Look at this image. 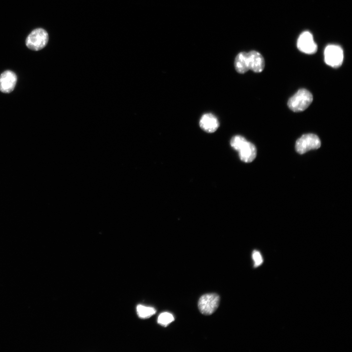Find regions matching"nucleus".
Returning a JSON list of instances; mask_svg holds the SVG:
<instances>
[{
  "mask_svg": "<svg viewBox=\"0 0 352 352\" xmlns=\"http://www.w3.org/2000/svg\"><path fill=\"white\" fill-rule=\"evenodd\" d=\"M321 146V141L318 136L313 133L303 135L298 139L295 143L296 151L303 154L313 149H317Z\"/></svg>",
  "mask_w": 352,
  "mask_h": 352,
  "instance_id": "7ed1b4c3",
  "label": "nucleus"
},
{
  "mask_svg": "<svg viewBox=\"0 0 352 352\" xmlns=\"http://www.w3.org/2000/svg\"><path fill=\"white\" fill-rule=\"evenodd\" d=\"M343 58V51L340 46L330 44L325 48L324 60L328 65L333 68L339 67L342 64Z\"/></svg>",
  "mask_w": 352,
  "mask_h": 352,
  "instance_id": "39448f33",
  "label": "nucleus"
},
{
  "mask_svg": "<svg viewBox=\"0 0 352 352\" xmlns=\"http://www.w3.org/2000/svg\"><path fill=\"white\" fill-rule=\"evenodd\" d=\"M235 68L237 72L243 74L248 71L247 53L241 52L235 58L234 62Z\"/></svg>",
  "mask_w": 352,
  "mask_h": 352,
  "instance_id": "9b49d317",
  "label": "nucleus"
},
{
  "mask_svg": "<svg viewBox=\"0 0 352 352\" xmlns=\"http://www.w3.org/2000/svg\"><path fill=\"white\" fill-rule=\"evenodd\" d=\"M312 100V94L307 89L301 88L289 99L287 106L294 112H301L306 110Z\"/></svg>",
  "mask_w": 352,
  "mask_h": 352,
  "instance_id": "f257e3e1",
  "label": "nucleus"
},
{
  "mask_svg": "<svg viewBox=\"0 0 352 352\" xmlns=\"http://www.w3.org/2000/svg\"><path fill=\"white\" fill-rule=\"evenodd\" d=\"M174 317L169 312H163L161 313L158 317L157 322L160 325L166 327L169 324L174 321Z\"/></svg>",
  "mask_w": 352,
  "mask_h": 352,
  "instance_id": "ddd939ff",
  "label": "nucleus"
},
{
  "mask_svg": "<svg viewBox=\"0 0 352 352\" xmlns=\"http://www.w3.org/2000/svg\"><path fill=\"white\" fill-rule=\"evenodd\" d=\"M48 41L47 32L43 28L33 30L28 36L25 43L28 48L33 50H39L43 48Z\"/></svg>",
  "mask_w": 352,
  "mask_h": 352,
  "instance_id": "f03ea898",
  "label": "nucleus"
},
{
  "mask_svg": "<svg viewBox=\"0 0 352 352\" xmlns=\"http://www.w3.org/2000/svg\"><path fill=\"white\" fill-rule=\"evenodd\" d=\"M298 49L308 54L316 52L317 45L314 41L312 35L308 31H305L299 36L297 43Z\"/></svg>",
  "mask_w": 352,
  "mask_h": 352,
  "instance_id": "423d86ee",
  "label": "nucleus"
},
{
  "mask_svg": "<svg viewBox=\"0 0 352 352\" xmlns=\"http://www.w3.org/2000/svg\"><path fill=\"white\" fill-rule=\"evenodd\" d=\"M16 74L11 70H6L0 76V91L10 93L15 88L17 82Z\"/></svg>",
  "mask_w": 352,
  "mask_h": 352,
  "instance_id": "0eeeda50",
  "label": "nucleus"
},
{
  "mask_svg": "<svg viewBox=\"0 0 352 352\" xmlns=\"http://www.w3.org/2000/svg\"><path fill=\"white\" fill-rule=\"evenodd\" d=\"M199 126L204 132L213 133L218 129L219 122L215 115L211 113H207L203 114L201 117Z\"/></svg>",
  "mask_w": 352,
  "mask_h": 352,
  "instance_id": "1a4fd4ad",
  "label": "nucleus"
},
{
  "mask_svg": "<svg viewBox=\"0 0 352 352\" xmlns=\"http://www.w3.org/2000/svg\"><path fill=\"white\" fill-rule=\"evenodd\" d=\"M238 152L241 160L246 163L252 162L257 155L255 146L247 141L244 143Z\"/></svg>",
  "mask_w": 352,
  "mask_h": 352,
  "instance_id": "9d476101",
  "label": "nucleus"
},
{
  "mask_svg": "<svg viewBox=\"0 0 352 352\" xmlns=\"http://www.w3.org/2000/svg\"><path fill=\"white\" fill-rule=\"evenodd\" d=\"M136 310L139 317L142 318H149L155 314L156 312V310L154 308L140 305L137 306Z\"/></svg>",
  "mask_w": 352,
  "mask_h": 352,
  "instance_id": "f8f14e48",
  "label": "nucleus"
},
{
  "mask_svg": "<svg viewBox=\"0 0 352 352\" xmlns=\"http://www.w3.org/2000/svg\"><path fill=\"white\" fill-rule=\"evenodd\" d=\"M220 301V297L217 294L209 293L203 295L198 302L199 310L204 315H211L218 308Z\"/></svg>",
  "mask_w": 352,
  "mask_h": 352,
  "instance_id": "20e7f679",
  "label": "nucleus"
},
{
  "mask_svg": "<svg viewBox=\"0 0 352 352\" xmlns=\"http://www.w3.org/2000/svg\"><path fill=\"white\" fill-rule=\"evenodd\" d=\"M252 258L255 263L254 266L257 267L263 263V259L260 253L257 250L253 251L252 253Z\"/></svg>",
  "mask_w": 352,
  "mask_h": 352,
  "instance_id": "2eb2a0df",
  "label": "nucleus"
},
{
  "mask_svg": "<svg viewBox=\"0 0 352 352\" xmlns=\"http://www.w3.org/2000/svg\"><path fill=\"white\" fill-rule=\"evenodd\" d=\"M249 69L256 73L262 72L265 66L263 56L258 52L252 50L247 53Z\"/></svg>",
  "mask_w": 352,
  "mask_h": 352,
  "instance_id": "6e6552de",
  "label": "nucleus"
},
{
  "mask_svg": "<svg viewBox=\"0 0 352 352\" xmlns=\"http://www.w3.org/2000/svg\"><path fill=\"white\" fill-rule=\"evenodd\" d=\"M246 141L243 136L236 135L231 139L230 145L234 149L238 151Z\"/></svg>",
  "mask_w": 352,
  "mask_h": 352,
  "instance_id": "4468645a",
  "label": "nucleus"
}]
</instances>
